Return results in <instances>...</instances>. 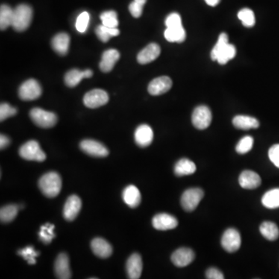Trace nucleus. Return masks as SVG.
Returning a JSON list of instances; mask_svg holds the SVG:
<instances>
[{"label":"nucleus","mask_w":279,"mask_h":279,"mask_svg":"<svg viewBox=\"0 0 279 279\" xmlns=\"http://www.w3.org/2000/svg\"><path fill=\"white\" fill-rule=\"evenodd\" d=\"M62 182L57 172L51 171L44 174L39 180V188L45 196L54 198L60 193Z\"/></svg>","instance_id":"1"},{"label":"nucleus","mask_w":279,"mask_h":279,"mask_svg":"<svg viewBox=\"0 0 279 279\" xmlns=\"http://www.w3.org/2000/svg\"><path fill=\"white\" fill-rule=\"evenodd\" d=\"M33 18V10L27 4H21L13 10L12 27L18 32H23L30 27Z\"/></svg>","instance_id":"2"},{"label":"nucleus","mask_w":279,"mask_h":279,"mask_svg":"<svg viewBox=\"0 0 279 279\" xmlns=\"http://www.w3.org/2000/svg\"><path fill=\"white\" fill-rule=\"evenodd\" d=\"M19 155L28 161L42 162L46 159V154L42 151L38 142L30 141L19 148Z\"/></svg>","instance_id":"3"},{"label":"nucleus","mask_w":279,"mask_h":279,"mask_svg":"<svg viewBox=\"0 0 279 279\" xmlns=\"http://www.w3.org/2000/svg\"><path fill=\"white\" fill-rule=\"evenodd\" d=\"M30 116L36 125L42 128H51L57 124V117L54 113L41 108L30 110Z\"/></svg>","instance_id":"4"},{"label":"nucleus","mask_w":279,"mask_h":279,"mask_svg":"<svg viewBox=\"0 0 279 279\" xmlns=\"http://www.w3.org/2000/svg\"><path fill=\"white\" fill-rule=\"evenodd\" d=\"M203 196H204V192L201 189L192 188V189H187L182 195V206L186 211H193L203 200Z\"/></svg>","instance_id":"5"},{"label":"nucleus","mask_w":279,"mask_h":279,"mask_svg":"<svg viewBox=\"0 0 279 279\" xmlns=\"http://www.w3.org/2000/svg\"><path fill=\"white\" fill-rule=\"evenodd\" d=\"M42 86L35 79H29L24 82L19 89V98L24 101L37 99L42 95Z\"/></svg>","instance_id":"6"},{"label":"nucleus","mask_w":279,"mask_h":279,"mask_svg":"<svg viewBox=\"0 0 279 279\" xmlns=\"http://www.w3.org/2000/svg\"><path fill=\"white\" fill-rule=\"evenodd\" d=\"M83 102L88 108H98L108 103L109 95L103 89H92L85 95Z\"/></svg>","instance_id":"7"},{"label":"nucleus","mask_w":279,"mask_h":279,"mask_svg":"<svg viewBox=\"0 0 279 279\" xmlns=\"http://www.w3.org/2000/svg\"><path fill=\"white\" fill-rule=\"evenodd\" d=\"M221 245L227 252L233 253L241 248V237L239 231L234 228L227 229L221 239Z\"/></svg>","instance_id":"8"},{"label":"nucleus","mask_w":279,"mask_h":279,"mask_svg":"<svg viewBox=\"0 0 279 279\" xmlns=\"http://www.w3.org/2000/svg\"><path fill=\"white\" fill-rule=\"evenodd\" d=\"M192 124L198 130H205L212 122V113L209 107L200 106L194 110L192 116Z\"/></svg>","instance_id":"9"},{"label":"nucleus","mask_w":279,"mask_h":279,"mask_svg":"<svg viewBox=\"0 0 279 279\" xmlns=\"http://www.w3.org/2000/svg\"><path fill=\"white\" fill-rule=\"evenodd\" d=\"M80 148L86 154L95 157L108 156L109 151L103 144L94 140H84L80 144Z\"/></svg>","instance_id":"10"},{"label":"nucleus","mask_w":279,"mask_h":279,"mask_svg":"<svg viewBox=\"0 0 279 279\" xmlns=\"http://www.w3.org/2000/svg\"><path fill=\"white\" fill-rule=\"evenodd\" d=\"M82 208V201L78 195H72L68 197L64 206V217L66 221H73L79 213Z\"/></svg>","instance_id":"11"},{"label":"nucleus","mask_w":279,"mask_h":279,"mask_svg":"<svg viewBox=\"0 0 279 279\" xmlns=\"http://www.w3.org/2000/svg\"><path fill=\"white\" fill-rule=\"evenodd\" d=\"M171 262L178 268L188 266L195 259V253L190 248H181L171 255Z\"/></svg>","instance_id":"12"},{"label":"nucleus","mask_w":279,"mask_h":279,"mask_svg":"<svg viewBox=\"0 0 279 279\" xmlns=\"http://www.w3.org/2000/svg\"><path fill=\"white\" fill-rule=\"evenodd\" d=\"M135 142L138 146L145 148L152 143L154 133L152 129L147 124H142L136 128L134 133Z\"/></svg>","instance_id":"13"},{"label":"nucleus","mask_w":279,"mask_h":279,"mask_svg":"<svg viewBox=\"0 0 279 279\" xmlns=\"http://www.w3.org/2000/svg\"><path fill=\"white\" fill-rule=\"evenodd\" d=\"M153 227L158 230H172L178 227V220L168 213L156 215L152 221Z\"/></svg>","instance_id":"14"},{"label":"nucleus","mask_w":279,"mask_h":279,"mask_svg":"<svg viewBox=\"0 0 279 279\" xmlns=\"http://www.w3.org/2000/svg\"><path fill=\"white\" fill-rule=\"evenodd\" d=\"M172 81L168 76H161L154 78L148 86V92L152 95H160L171 89Z\"/></svg>","instance_id":"15"},{"label":"nucleus","mask_w":279,"mask_h":279,"mask_svg":"<svg viewBox=\"0 0 279 279\" xmlns=\"http://www.w3.org/2000/svg\"><path fill=\"white\" fill-rule=\"evenodd\" d=\"M239 183L243 189H257L262 184V178L254 171L246 170L243 171L240 175Z\"/></svg>","instance_id":"16"},{"label":"nucleus","mask_w":279,"mask_h":279,"mask_svg":"<svg viewBox=\"0 0 279 279\" xmlns=\"http://www.w3.org/2000/svg\"><path fill=\"white\" fill-rule=\"evenodd\" d=\"M54 271L57 278L69 279L72 277V273L70 270L69 259L65 253H62L57 256L54 264Z\"/></svg>","instance_id":"17"},{"label":"nucleus","mask_w":279,"mask_h":279,"mask_svg":"<svg viewBox=\"0 0 279 279\" xmlns=\"http://www.w3.org/2000/svg\"><path fill=\"white\" fill-rule=\"evenodd\" d=\"M143 262L138 254H133L127 262V272L130 279H138L142 275Z\"/></svg>","instance_id":"18"},{"label":"nucleus","mask_w":279,"mask_h":279,"mask_svg":"<svg viewBox=\"0 0 279 279\" xmlns=\"http://www.w3.org/2000/svg\"><path fill=\"white\" fill-rule=\"evenodd\" d=\"M93 72L90 69H86L85 71H80L78 69L70 70L65 76V84L68 87H75L79 84L83 78H91Z\"/></svg>","instance_id":"19"},{"label":"nucleus","mask_w":279,"mask_h":279,"mask_svg":"<svg viewBox=\"0 0 279 279\" xmlns=\"http://www.w3.org/2000/svg\"><path fill=\"white\" fill-rule=\"evenodd\" d=\"M160 54L161 48L159 45L154 43L150 44L140 51L137 55V62L142 65H146L157 59Z\"/></svg>","instance_id":"20"},{"label":"nucleus","mask_w":279,"mask_h":279,"mask_svg":"<svg viewBox=\"0 0 279 279\" xmlns=\"http://www.w3.org/2000/svg\"><path fill=\"white\" fill-rule=\"evenodd\" d=\"M119 57L121 54L116 50L110 49L105 51L102 55V61L99 64L100 70L106 73L111 72Z\"/></svg>","instance_id":"21"},{"label":"nucleus","mask_w":279,"mask_h":279,"mask_svg":"<svg viewBox=\"0 0 279 279\" xmlns=\"http://www.w3.org/2000/svg\"><path fill=\"white\" fill-rule=\"evenodd\" d=\"M91 248L94 254L100 258H107L113 253L111 245L103 238H95L92 240Z\"/></svg>","instance_id":"22"},{"label":"nucleus","mask_w":279,"mask_h":279,"mask_svg":"<svg viewBox=\"0 0 279 279\" xmlns=\"http://www.w3.org/2000/svg\"><path fill=\"white\" fill-rule=\"evenodd\" d=\"M52 48L60 55H65L69 49L70 37L66 33H59L51 42Z\"/></svg>","instance_id":"23"},{"label":"nucleus","mask_w":279,"mask_h":279,"mask_svg":"<svg viewBox=\"0 0 279 279\" xmlns=\"http://www.w3.org/2000/svg\"><path fill=\"white\" fill-rule=\"evenodd\" d=\"M123 198L126 204L128 205L130 207L136 208L139 206L142 201V195L139 189L135 186H127L123 192Z\"/></svg>","instance_id":"24"},{"label":"nucleus","mask_w":279,"mask_h":279,"mask_svg":"<svg viewBox=\"0 0 279 279\" xmlns=\"http://www.w3.org/2000/svg\"><path fill=\"white\" fill-rule=\"evenodd\" d=\"M233 124L236 128L244 130L256 129L260 125L259 121L256 118L244 115L235 116L233 119Z\"/></svg>","instance_id":"25"},{"label":"nucleus","mask_w":279,"mask_h":279,"mask_svg":"<svg viewBox=\"0 0 279 279\" xmlns=\"http://www.w3.org/2000/svg\"><path fill=\"white\" fill-rule=\"evenodd\" d=\"M196 171V166L192 161L187 158H183L177 162L174 166V173L177 176H186L195 173Z\"/></svg>","instance_id":"26"},{"label":"nucleus","mask_w":279,"mask_h":279,"mask_svg":"<svg viewBox=\"0 0 279 279\" xmlns=\"http://www.w3.org/2000/svg\"><path fill=\"white\" fill-rule=\"evenodd\" d=\"M165 39L169 42L182 43L186 38V33L183 26L177 27H167L165 33Z\"/></svg>","instance_id":"27"},{"label":"nucleus","mask_w":279,"mask_h":279,"mask_svg":"<svg viewBox=\"0 0 279 279\" xmlns=\"http://www.w3.org/2000/svg\"><path fill=\"white\" fill-rule=\"evenodd\" d=\"M260 232L268 241H275L279 237V229L274 223L265 221L260 226Z\"/></svg>","instance_id":"28"},{"label":"nucleus","mask_w":279,"mask_h":279,"mask_svg":"<svg viewBox=\"0 0 279 279\" xmlns=\"http://www.w3.org/2000/svg\"><path fill=\"white\" fill-rule=\"evenodd\" d=\"M13 19V10L8 5H2L0 8V28L4 30L11 26Z\"/></svg>","instance_id":"29"},{"label":"nucleus","mask_w":279,"mask_h":279,"mask_svg":"<svg viewBox=\"0 0 279 279\" xmlns=\"http://www.w3.org/2000/svg\"><path fill=\"white\" fill-rule=\"evenodd\" d=\"M262 204L268 209L279 208V189H273L262 197Z\"/></svg>","instance_id":"30"},{"label":"nucleus","mask_w":279,"mask_h":279,"mask_svg":"<svg viewBox=\"0 0 279 279\" xmlns=\"http://www.w3.org/2000/svg\"><path fill=\"white\" fill-rule=\"evenodd\" d=\"M18 213V206L16 205H7L1 208L0 219L2 223H10L16 218Z\"/></svg>","instance_id":"31"},{"label":"nucleus","mask_w":279,"mask_h":279,"mask_svg":"<svg viewBox=\"0 0 279 279\" xmlns=\"http://www.w3.org/2000/svg\"><path fill=\"white\" fill-rule=\"evenodd\" d=\"M236 53V51L235 47L233 45L228 43L218 54L216 61H217L221 65H225L229 61L231 60L235 57Z\"/></svg>","instance_id":"32"},{"label":"nucleus","mask_w":279,"mask_h":279,"mask_svg":"<svg viewBox=\"0 0 279 279\" xmlns=\"http://www.w3.org/2000/svg\"><path fill=\"white\" fill-rule=\"evenodd\" d=\"M237 16L244 27H252L255 24V16H254V12L250 9H242L238 13Z\"/></svg>","instance_id":"33"},{"label":"nucleus","mask_w":279,"mask_h":279,"mask_svg":"<svg viewBox=\"0 0 279 279\" xmlns=\"http://www.w3.org/2000/svg\"><path fill=\"white\" fill-rule=\"evenodd\" d=\"M54 225L51 224H46L41 227L40 236L41 241L45 244H48L55 237V233L54 232Z\"/></svg>","instance_id":"34"},{"label":"nucleus","mask_w":279,"mask_h":279,"mask_svg":"<svg viewBox=\"0 0 279 279\" xmlns=\"http://www.w3.org/2000/svg\"><path fill=\"white\" fill-rule=\"evenodd\" d=\"M102 24L103 26L107 27H113L116 28L119 25L118 22L117 14L116 12L110 10V11L104 12L100 16Z\"/></svg>","instance_id":"35"},{"label":"nucleus","mask_w":279,"mask_h":279,"mask_svg":"<svg viewBox=\"0 0 279 279\" xmlns=\"http://www.w3.org/2000/svg\"><path fill=\"white\" fill-rule=\"evenodd\" d=\"M253 145H254V139L252 136H244L236 145V152L241 154H246L252 149Z\"/></svg>","instance_id":"36"},{"label":"nucleus","mask_w":279,"mask_h":279,"mask_svg":"<svg viewBox=\"0 0 279 279\" xmlns=\"http://www.w3.org/2000/svg\"><path fill=\"white\" fill-rule=\"evenodd\" d=\"M18 254L21 255L23 258L25 259L30 265H35L36 264V257L40 255L38 251H36L34 248L32 246H28L24 249L19 250L18 251Z\"/></svg>","instance_id":"37"},{"label":"nucleus","mask_w":279,"mask_h":279,"mask_svg":"<svg viewBox=\"0 0 279 279\" xmlns=\"http://www.w3.org/2000/svg\"><path fill=\"white\" fill-rule=\"evenodd\" d=\"M228 36L225 33H222L219 36L217 43L213 47V50L211 51L212 60L216 61L218 54H220L221 51L224 49V47L228 44Z\"/></svg>","instance_id":"38"},{"label":"nucleus","mask_w":279,"mask_h":279,"mask_svg":"<svg viewBox=\"0 0 279 279\" xmlns=\"http://www.w3.org/2000/svg\"><path fill=\"white\" fill-rule=\"evenodd\" d=\"M16 108L12 107L8 103H2L0 106V121H4L7 118L11 117L16 114Z\"/></svg>","instance_id":"39"},{"label":"nucleus","mask_w":279,"mask_h":279,"mask_svg":"<svg viewBox=\"0 0 279 279\" xmlns=\"http://www.w3.org/2000/svg\"><path fill=\"white\" fill-rule=\"evenodd\" d=\"M89 22V13H88L87 12H83V13H82L81 14L78 16V18H77L76 24H75L77 30H78L79 33H85L86 29H87Z\"/></svg>","instance_id":"40"},{"label":"nucleus","mask_w":279,"mask_h":279,"mask_svg":"<svg viewBox=\"0 0 279 279\" xmlns=\"http://www.w3.org/2000/svg\"><path fill=\"white\" fill-rule=\"evenodd\" d=\"M165 24H166L167 27H181V26H183L181 16L177 13H171L166 18Z\"/></svg>","instance_id":"41"},{"label":"nucleus","mask_w":279,"mask_h":279,"mask_svg":"<svg viewBox=\"0 0 279 279\" xmlns=\"http://www.w3.org/2000/svg\"><path fill=\"white\" fill-rule=\"evenodd\" d=\"M268 157L271 162L279 168V145H274L271 147L268 151Z\"/></svg>","instance_id":"42"},{"label":"nucleus","mask_w":279,"mask_h":279,"mask_svg":"<svg viewBox=\"0 0 279 279\" xmlns=\"http://www.w3.org/2000/svg\"><path fill=\"white\" fill-rule=\"evenodd\" d=\"M95 33H96L98 39L103 42H109L112 37L111 35L109 34L107 30H105L104 26L103 24L96 27V29H95Z\"/></svg>","instance_id":"43"},{"label":"nucleus","mask_w":279,"mask_h":279,"mask_svg":"<svg viewBox=\"0 0 279 279\" xmlns=\"http://www.w3.org/2000/svg\"><path fill=\"white\" fill-rule=\"evenodd\" d=\"M143 7L144 6L141 5V4H138V3L133 1V2L131 3V4H130V6H129V10H130V13H131V15L133 17L138 18L142 15Z\"/></svg>","instance_id":"44"},{"label":"nucleus","mask_w":279,"mask_h":279,"mask_svg":"<svg viewBox=\"0 0 279 279\" xmlns=\"http://www.w3.org/2000/svg\"><path fill=\"white\" fill-rule=\"evenodd\" d=\"M206 278L209 279H224V276L217 268H210L206 271Z\"/></svg>","instance_id":"45"},{"label":"nucleus","mask_w":279,"mask_h":279,"mask_svg":"<svg viewBox=\"0 0 279 279\" xmlns=\"http://www.w3.org/2000/svg\"><path fill=\"white\" fill-rule=\"evenodd\" d=\"M10 144V140L8 136L6 135L1 134L0 136V148L1 149H4V148L8 147V145Z\"/></svg>","instance_id":"46"},{"label":"nucleus","mask_w":279,"mask_h":279,"mask_svg":"<svg viewBox=\"0 0 279 279\" xmlns=\"http://www.w3.org/2000/svg\"><path fill=\"white\" fill-rule=\"evenodd\" d=\"M220 1L221 0H205V2L210 7H216V5L219 4Z\"/></svg>","instance_id":"47"},{"label":"nucleus","mask_w":279,"mask_h":279,"mask_svg":"<svg viewBox=\"0 0 279 279\" xmlns=\"http://www.w3.org/2000/svg\"><path fill=\"white\" fill-rule=\"evenodd\" d=\"M134 1L142 6H145L147 2V0H134Z\"/></svg>","instance_id":"48"}]
</instances>
